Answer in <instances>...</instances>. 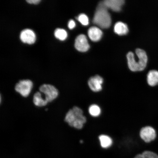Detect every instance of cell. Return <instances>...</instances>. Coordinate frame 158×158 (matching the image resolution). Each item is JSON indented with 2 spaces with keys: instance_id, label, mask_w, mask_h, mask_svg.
<instances>
[{
  "instance_id": "cell-15",
  "label": "cell",
  "mask_w": 158,
  "mask_h": 158,
  "mask_svg": "<svg viewBox=\"0 0 158 158\" xmlns=\"http://www.w3.org/2000/svg\"><path fill=\"white\" fill-rule=\"evenodd\" d=\"M33 102L35 106L38 107H43L46 106L48 102L43 98L41 93L37 92L33 97Z\"/></svg>"
},
{
  "instance_id": "cell-18",
  "label": "cell",
  "mask_w": 158,
  "mask_h": 158,
  "mask_svg": "<svg viewBox=\"0 0 158 158\" xmlns=\"http://www.w3.org/2000/svg\"><path fill=\"white\" fill-rule=\"evenodd\" d=\"M54 35L57 39L62 41L64 40L68 37V33L66 31L61 28H57L55 30Z\"/></svg>"
},
{
  "instance_id": "cell-9",
  "label": "cell",
  "mask_w": 158,
  "mask_h": 158,
  "mask_svg": "<svg viewBox=\"0 0 158 158\" xmlns=\"http://www.w3.org/2000/svg\"><path fill=\"white\" fill-rule=\"evenodd\" d=\"M20 38L23 43L31 44L35 42L36 36L32 30L27 29L21 31Z\"/></svg>"
},
{
  "instance_id": "cell-1",
  "label": "cell",
  "mask_w": 158,
  "mask_h": 158,
  "mask_svg": "<svg viewBox=\"0 0 158 158\" xmlns=\"http://www.w3.org/2000/svg\"><path fill=\"white\" fill-rule=\"evenodd\" d=\"M87 120L82 108L77 106L69 110L64 118L65 121L69 126L79 130L84 128Z\"/></svg>"
},
{
  "instance_id": "cell-6",
  "label": "cell",
  "mask_w": 158,
  "mask_h": 158,
  "mask_svg": "<svg viewBox=\"0 0 158 158\" xmlns=\"http://www.w3.org/2000/svg\"><path fill=\"white\" fill-rule=\"evenodd\" d=\"M33 86V82L29 80L20 81L16 84L15 89L23 97L27 98L30 94Z\"/></svg>"
},
{
  "instance_id": "cell-4",
  "label": "cell",
  "mask_w": 158,
  "mask_h": 158,
  "mask_svg": "<svg viewBox=\"0 0 158 158\" xmlns=\"http://www.w3.org/2000/svg\"><path fill=\"white\" fill-rule=\"evenodd\" d=\"M40 92L45 95V99L48 102L53 101L58 98L59 91L52 85L44 84L39 88Z\"/></svg>"
},
{
  "instance_id": "cell-10",
  "label": "cell",
  "mask_w": 158,
  "mask_h": 158,
  "mask_svg": "<svg viewBox=\"0 0 158 158\" xmlns=\"http://www.w3.org/2000/svg\"><path fill=\"white\" fill-rule=\"evenodd\" d=\"M104 4L108 9H111L115 12L120 11L124 3V0H105Z\"/></svg>"
},
{
  "instance_id": "cell-3",
  "label": "cell",
  "mask_w": 158,
  "mask_h": 158,
  "mask_svg": "<svg viewBox=\"0 0 158 158\" xmlns=\"http://www.w3.org/2000/svg\"><path fill=\"white\" fill-rule=\"evenodd\" d=\"M108 8L103 1L101 2L97 7L94 18V23L102 28H108L110 27L111 19Z\"/></svg>"
},
{
  "instance_id": "cell-13",
  "label": "cell",
  "mask_w": 158,
  "mask_h": 158,
  "mask_svg": "<svg viewBox=\"0 0 158 158\" xmlns=\"http://www.w3.org/2000/svg\"><path fill=\"white\" fill-rule=\"evenodd\" d=\"M148 84L151 87L158 85V71L156 70L150 71L147 76Z\"/></svg>"
},
{
  "instance_id": "cell-14",
  "label": "cell",
  "mask_w": 158,
  "mask_h": 158,
  "mask_svg": "<svg viewBox=\"0 0 158 158\" xmlns=\"http://www.w3.org/2000/svg\"><path fill=\"white\" fill-rule=\"evenodd\" d=\"M88 111L89 115L93 118L99 117L102 113L101 108L98 105L95 104L90 105L88 107Z\"/></svg>"
},
{
  "instance_id": "cell-16",
  "label": "cell",
  "mask_w": 158,
  "mask_h": 158,
  "mask_svg": "<svg viewBox=\"0 0 158 158\" xmlns=\"http://www.w3.org/2000/svg\"><path fill=\"white\" fill-rule=\"evenodd\" d=\"M114 31L119 35H126L128 32L127 26L125 23L118 22L114 25Z\"/></svg>"
},
{
  "instance_id": "cell-5",
  "label": "cell",
  "mask_w": 158,
  "mask_h": 158,
  "mask_svg": "<svg viewBox=\"0 0 158 158\" xmlns=\"http://www.w3.org/2000/svg\"><path fill=\"white\" fill-rule=\"evenodd\" d=\"M140 139L145 143H149L155 140L157 134L155 128L152 126H146L142 127L139 133Z\"/></svg>"
},
{
  "instance_id": "cell-17",
  "label": "cell",
  "mask_w": 158,
  "mask_h": 158,
  "mask_svg": "<svg viewBox=\"0 0 158 158\" xmlns=\"http://www.w3.org/2000/svg\"><path fill=\"white\" fill-rule=\"evenodd\" d=\"M134 158H158V155L154 152L146 150L143 152L138 154Z\"/></svg>"
},
{
  "instance_id": "cell-8",
  "label": "cell",
  "mask_w": 158,
  "mask_h": 158,
  "mask_svg": "<svg viewBox=\"0 0 158 158\" xmlns=\"http://www.w3.org/2000/svg\"><path fill=\"white\" fill-rule=\"evenodd\" d=\"M75 47L80 52H85L89 50L90 46L85 35L82 34L77 37L75 40Z\"/></svg>"
},
{
  "instance_id": "cell-21",
  "label": "cell",
  "mask_w": 158,
  "mask_h": 158,
  "mask_svg": "<svg viewBox=\"0 0 158 158\" xmlns=\"http://www.w3.org/2000/svg\"><path fill=\"white\" fill-rule=\"evenodd\" d=\"M27 1L29 3L33 4H38L41 1L40 0H27Z\"/></svg>"
},
{
  "instance_id": "cell-20",
  "label": "cell",
  "mask_w": 158,
  "mask_h": 158,
  "mask_svg": "<svg viewBox=\"0 0 158 158\" xmlns=\"http://www.w3.org/2000/svg\"><path fill=\"white\" fill-rule=\"evenodd\" d=\"M68 26L69 29H73L75 26H76V23H75L74 20L71 19L69 22Z\"/></svg>"
},
{
  "instance_id": "cell-7",
  "label": "cell",
  "mask_w": 158,
  "mask_h": 158,
  "mask_svg": "<svg viewBox=\"0 0 158 158\" xmlns=\"http://www.w3.org/2000/svg\"><path fill=\"white\" fill-rule=\"evenodd\" d=\"M104 79L99 75L91 77L88 82V87L90 90L94 93H98L103 90Z\"/></svg>"
},
{
  "instance_id": "cell-19",
  "label": "cell",
  "mask_w": 158,
  "mask_h": 158,
  "mask_svg": "<svg viewBox=\"0 0 158 158\" xmlns=\"http://www.w3.org/2000/svg\"><path fill=\"white\" fill-rule=\"evenodd\" d=\"M81 24L84 26L88 25L89 24L88 18L86 15L84 14H81L76 18Z\"/></svg>"
},
{
  "instance_id": "cell-11",
  "label": "cell",
  "mask_w": 158,
  "mask_h": 158,
  "mask_svg": "<svg viewBox=\"0 0 158 158\" xmlns=\"http://www.w3.org/2000/svg\"><path fill=\"white\" fill-rule=\"evenodd\" d=\"M98 139L101 147L104 149H109L113 145V139L107 134H101L98 136Z\"/></svg>"
},
{
  "instance_id": "cell-2",
  "label": "cell",
  "mask_w": 158,
  "mask_h": 158,
  "mask_svg": "<svg viewBox=\"0 0 158 158\" xmlns=\"http://www.w3.org/2000/svg\"><path fill=\"white\" fill-rule=\"evenodd\" d=\"M139 61L136 62L133 52H130L128 53L127 58L128 67L132 72H139L144 70L147 66L148 62V56L145 51L143 49L138 48L135 51Z\"/></svg>"
},
{
  "instance_id": "cell-12",
  "label": "cell",
  "mask_w": 158,
  "mask_h": 158,
  "mask_svg": "<svg viewBox=\"0 0 158 158\" xmlns=\"http://www.w3.org/2000/svg\"><path fill=\"white\" fill-rule=\"evenodd\" d=\"M88 35L90 40L93 41H98L102 38V32L98 27H93L89 29Z\"/></svg>"
}]
</instances>
